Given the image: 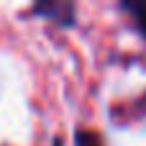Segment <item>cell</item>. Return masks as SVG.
<instances>
[{"mask_svg":"<svg viewBox=\"0 0 146 146\" xmlns=\"http://www.w3.org/2000/svg\"><path fill=\"white\" fill-rule=\"evenodd\" d=\"M31 15L44 18L59 28H74L77 26V5L69 0H38V3H33Z\"/></svg>","mask_w":146,"mask_h":146,"instance_id":"1","label":"cell"},{"mask_svg":"<svg viewBox=\"0 0 146 146\" xmlns=\"http://www.w3.org/2000/svg\"><path fill=\"white\" fill-rule=\"evenodd\" d=\"M121 10L131 15L136 31L146 38V0H123L121 3Z\"/></svg>","mask_w":146,"mask_h":146,"instance_id":"2","label":"cell"},{"mask_svg":"<svg viewBox=\"0 0 146 146\" xmlns=\"http://www.w3.org/2000/svg\"><path fill=\"white\" fill-rule=\"evenodd\" d=\"M74 146H105V144H103V136H100L98 131L77 128V131H74Z\"/></svg>","mask_w":146,"mask_h":146,"instance_id":"3","label":"cell"},{"mask_svg":"<svg viewBox=\"0 0 146 146\" xmlns=\"http://www.w3.org/2000/svg\"><path fill=\"white\" fill-rule=\"evenodd\" d=\"M54 146H62V139H59V141H54Z\"/></svg>","mask_w":146,"mask_h":146,"instance_id":"4","label":"cell"}]
</instances>
